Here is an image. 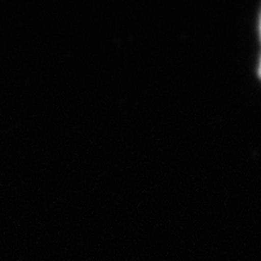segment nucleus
<instances>
[{"label": "nucleus", "instance_id": "f257e3e1", "mask_svg": "<svg viewBox=\"0 0 261 261\" xmlns=\"http://www.w3.org/2000/svg\"><path fill=\"white\" fill-rule=\"evenodd\" d=\"M259 75H260V77H261V62H260V67H259Z\"/></svg>", "mask_w": 261, "mask_h": 261}]
</instances>
